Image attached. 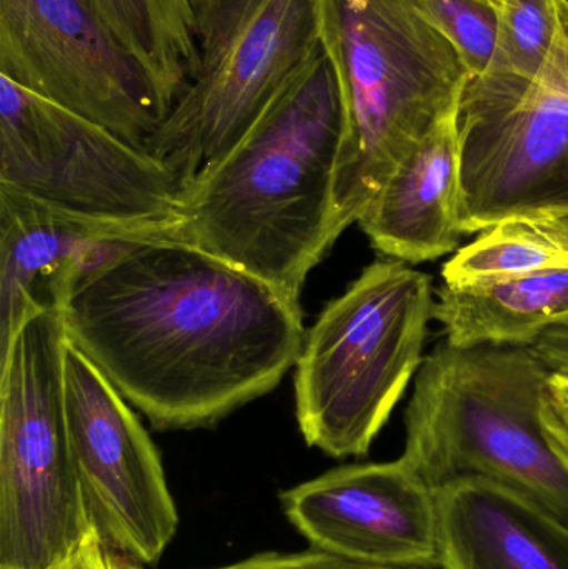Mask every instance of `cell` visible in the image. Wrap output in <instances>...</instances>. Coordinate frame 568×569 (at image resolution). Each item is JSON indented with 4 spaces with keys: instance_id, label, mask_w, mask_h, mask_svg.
Here are the masks:
<instances>
[{
    "instance_id": "16",
    "label": "cell",
    "mask_w": 568,
    "mask_h": 569,
    "mask_svg": "<svg viewBox=\"0 0 568 569\" xmlns=\"http://www.w3.org/2000/svg\"><path fill=\"white\" fill-rule=\"evenodd\" d=\"M434 318L454 347L534 345L568 321V267L500 282L436 290Z\"/></svg>"
},
{
    "instance_id": "3",
    "label": "cell",
    "mask_w": 568,
    "mask_h": 569,
    "mask_svg": "<svg viewBox=\"0 0 568 569\" xmlns=\"http://www.w3.org/2000/svg\"><path fill=\"white\" fill-rule=\"evenodd\" d=\"M319 19L343 103L333 186L340 237L399 163L456 112L470 72L409 0H319Z\"/></svg>"
},
{
    "instance_id": "22",
    "label": "cell",
    "mask_w": 568,
    "mask_h": 569,
    "mask_svg": "<svg viewBox=\"0 0 568 569\" xmlns=\"http://www.w3.org/2000/svg\"><path fill=\"white\" fill-rule=\"evenodd\" d=\"M540 421L550 447L568 468V373L550 375L542 395Z\"/></svg>"
},
{
    "instance_id": "12",
    "label": "cell",
    "mask_w": 568,
    "mask_h": 569,
    "mask_svg": "<svg viewBox=\"0 0 568 569\" xmlns=\"http://www.w3.org/2000/svg\"><path fill=\"white\" fill-rule=\"evenodd\" d=\"M310 547L377 567L439 569L436 491L402 457L347 465L280 493Z\"/></svg>"
},
{
    "instance_id": "20",
    "label": "cell",
    "mask_w": 568,
    "mask_h": 569,
    "mask_svg": "<svg viewBox=\"0 0 568 569\" xmlns=\"http://www.w3.org/2000/svg\"><path fill=\"white\" fill-rule=\"evenodd\" d=\"M462 57L470 76L494 69L499 40V7L490 0H409Z\"/></svg>"
},
{
    "instance_id": "23",
    "label": "cell",
    "mask_w": 568,
    "mask_h": 569,
    "mask_svg": "<svg viewBox=\"0 0 568 569\" xmlns=\"http://www.w3.org/2000/svg\"><path fill=\"white\" fill-rule=\"evenodd\" d=\"M49 569H146L139 561L109 547L93 530L87 531L72 553Z\"/></svg>"
},
{
    "instance_id": "4",
    "label": "cell",
    "mask_w": 568,
    "mask_h": 569,
    "mask_svg": "<svg viewBox=\"0 0 568 569\" xmlns=\"http://www.w3.org/2000/svg\"><path fill=\"white\" fill-rule=\"evenodd\" d=\"M552 371L532 345L464 348L444 338L416 375L403 460L434 490L486 478L568 525V468L540 421Z\"/></svg>"
},
{
    "instance_id": "27",
    "label": "cell",
    "mask_w": 568,
    "mask_h": 569,
    "mask_svg": "<svg viewBox=\"0 0 568 569\" xmlns=\"http://www.w3.org/2000/svg\"><path fill=\"white\" fill-rule=\"evenodd\" d=\"M490 2H492L494 6H497L500 9V2H502V0H490Z\"/></svg>"
},
{
    "instance_id": "6",
    "label": "cell",
    "mask_w": 568,
    "mask_h": 569,
    "mask_svg": "<svg viewBox=\"0 0 568 569\" xmlns=\"http://www.w3.org/2000/svg\"><path fill=\"white\" fill-rule=\"evenodd\" d=\"M62 313L33 315L0 357V567L49 569L90 530L70 447Z\"/></svg>"
},
{
    "instance_id": "5",
    "label": "cell",
    "mask_w": 568,
    "mask_h": 569,
    "mask_svg": "<svg viewBox=\"0 0 568 569\" xmlns=\"http://www.w3.org/2000/svg\"><path fill=\"white\" fill-rule=\"evenodd\" d=\"M432 279L402 260H376L306 331L296 410L309 447L366 457L423 361Z\"/></svg>"
},
{
    "instance_id": "7",
    "label": "cell",
    "mask_w": 568,
    "mask_h": 569,
    "mask_svg": "<svg viewBox=\"0 0 568 569\" xmlns=\"http://www.w3.org/2000/svg\"><path fill=\"white\" fill-rule=\"evenodd\" d=\"M0 187L127 236L179 240L183 187L169 167L2 76Z\"/></svg>"
},
{
    "instance_id": "11",
    "label": "cell",
    "mask_w": 568,
    "mask_h": 569,
    "mask_svg": "<svg viewBox=\"0 0 568 569\" xmlns=\"http://www.w3.org/2000/svg\"><path fill=\"white\" fill-rule=\"evenodd\" d=\"M66 407L90 530L143 567L156 565L179 528L159 451L122 395L70 343Z\"/></svg>"
},
{
    "instance_id": "15",
    "label": "cell",
    "mask_w": 568,
    "mask_h": 569,
    "mask_svg": "<svg viewBox=\"0 0 568 569\" xmlns=\"http://www.w3.org/2000/svg\"><path fill=\"white\" fill-rule=\"evenodd\" d=\"M439 569H568V525L486 478L436 488Z\"/></svg>"
},
{
    "instance_id": "28",
    "label": "cell",
    "mask_w": 568,
    "mask_h": 569,
    "mask_svg": "<svg viewBox=\"0 0 568 569\" xmlns=\"http://www.w3.org/2000/svg\"><path fill=\"white\" fill-rule=\"evenodd\" d=\"M0 569H19V568H7V567H0Z\"/></svg>"
},
{
    "instance_id": "25",
    "label": "cell",
    "mask_w": 568,
    "mask_h": 569,
    "mask_svg": "<svg viewBox=\"0 0 568 569\" xmlns=\"http://www.w3.org/2000/svg\"><path fill=\"white\" fill-rule=\"evenodd\" d=\"M530 223L539 227L550 239L556 240L557 243L568 249V213H564V216L544 217V219L532 220Z\"/></svg>"
},
{
    "instance_id": "19",
    "label": "cell",
    "mask_w": 568,
    "mask_h": 569,
    "mask_svg": "<svg viewBox=\"0 0 568 569\" xmlns=\"http://www.w3.org/2000/svg\"><path fill=\"white\" fill-rule=\"evenodd\" d=\"M560 10L562 0H502L492 70L527 77L539 73L562 30Z\"/></svg>"
},
{
    "instance_id": "17",
    "label": "cell",
    "mask_w": 568,
    "mask_h": 569,
    "mask_svg": "<svg viewBox=\"0 0 568 569\" xmlns=\"http://www.w3.org/2000/svg\"><path fill=\"white\" fill-rule=\"evenodd\" d=\"M146 67L170 103L199 66L197 16L202 0H86Z\"/></svg>"
},
{
    "instance_id": "14",
    "label": "cell",
    "mask_w": 568,
    "mask_h": 569,
    "mask_svg": "<svg viewBox=\"0 0 568 569\" xmlns=\"http://www.w3.org/2000/svg\"><path fill=\"white\" fill-rule=\"evenodd\" d=\"M456 113L399 163L357 222L389 259L430 262L456 250L466 236Z\"/></svg>"
},
{
    "instance_id": "24",
    "label": "cell",
    "mask_w": 568,
    "mask_h": 569,
    "mask_svg": "<svg viewBox=\"0 0 568 569\" xmlns=\"http://www.w3.org/2000/svg\"><path fill=\"white\" fill-rule=\"evenodd\" d=\"M550 370L568 373V321L550 328L532 345Z\"/></svg>"
},
{
    "instance_id": "2",
    "label": "cell",
    "mask_w": 568,
    "mask_h": 569,
    "mask_svg": "<svg viewBox=\"0 0 568 569\" xmlns=\"http://www.w3.org/2000/svg\"><path fill=\"white\" fill-rule=\"evenodd\" d=\"M342 139V93L322 50L183 189L179 240L299 301L339 239L333 186Z\"/></svg>"
},
{
    "instance_id": "18",
    "label": "cell",
    "mask_w": 568,
    "mask_h": 569,
    "mask_svg": "<svg viewBox=\"0 0 568 569\" xmlns=\"http://www.w3.org/2000/svg\"><path fill=\"white\" fill-rule=\"evenodd\" d=\"M564 267H568L566 247L534 223L506 220L480 232L444 263L442 280L450 287H472Z\"/></svg>"
},
{
    "instance_id": "13",
    "label": "cell",
    "mask_w": 568,
    "mask_h": 569,
    "mask_svg": "<svg viewBox=\"0 0 568 569\" xmlns=\"http://www.w3.org/2000/svg\"><path fill=\"white\" fill-rule=\"evenodd\" d=\"M142 239L0 187V357L33 315L59 310L77 277L119 240Z\"/></svg>"
},
{
    "instance_id": "8",
    "label": "cell",
    "mask_w": 568,
    "mask_h": 569,
    "mask_svg": "<svg viewBox=\"0 0 568 569\" xmlns=\"http://www.w3.org/2000/svg\"><path fill=\"white\" fill-rule=\"evenodd\" d=\"M199 66L146 152L183 189L323 50L319 0H202Z\"/></svg>"
},
{
    "instance_id": "9",
    "label": "cell",
    "mask_w": 568,
    "mask_h": 569,
    "mask_svg": "<svg viewBox=\"0 0 568 569\" xmlns=\"http://www.w3.org/2000/svg\"><path fill=\"white\" fill-rule=\"evenodd\" d=\"M466 236L568 213V37L536 76H470L456 113Z\"/></svg>"
},
{
    "instance_id": "21",
    "label": "cell",
    "mask_w": 568,
    "mask_h": 569,
    "mask_svg": "<svg viewBox=\"0 0 568 569\" xmlns=\"http://www.w3.org/2000/svg\"><path fill=\"white\" fill-rule=\"evenodd\" d=\"M206 569H434V568H399L377 567V565L359 563L347 560L327 551L310 548L299 553H280V551H266V553L252 555L246 560L227 567Z\"/></svg>"
},
{
    "instance_id": "1",
    "label": "cell",
    "mask_w": 568,
    "mask_h": 569,
    "mask_svg": "<svg viewBox=\"0 0 568 569\" xmlns=\"http://www.w3.org/2000/svg\"><path fill=\"white\" fill-rule=\"evenodd\" d=\"M67 340L157 430L210 427L272 391L306 340L300 303L176 239H122L60 307Z\"/></svg>"
},
{
    "instance_id": "10",
    "label": "cell",
    "mask_w": 568,
    "mask_h": 569,
    "mask_svg": "<svg viewBox=\"0 0 568 569\" xmlns=\"http://www.w3.org/2000/svg\"><path fill=\"white\" fill-rule=\"evenodd\" d=\"M0 76L143 150L172 110L86 0H0Z\"/></svg>"
},
{
    "instance_id": "26",
    "label": "cell",
    "mask_w": 568,
    "mask_h": 569,
    "mask_svg": "<svg viewBox=\"0 0 568 569\" xmlns=\"http://www.w3.org/2000/svg\"><path fill=\"white\" fill-rule=\"evenodd\" d=\"M560 17H562V29L568 37V0H562V10H560Z\"/></svg>"
}]
</instances>
